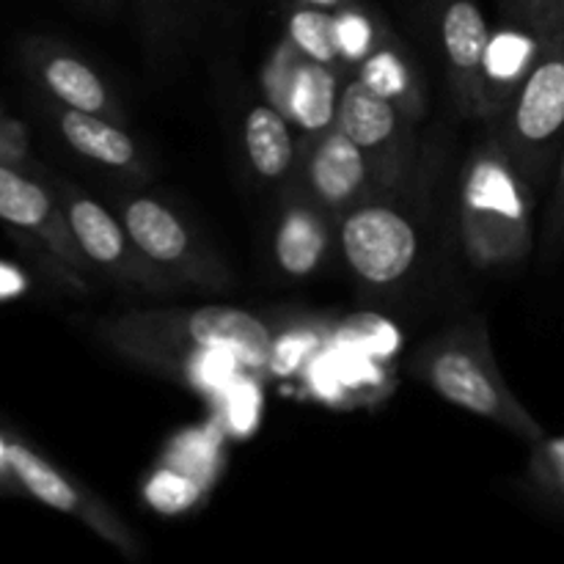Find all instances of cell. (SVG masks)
Returning a JSON list of instances; mask_svg holds the SVG:
<instances>
[{
    "label": "cell",
    "instance_id": "cell-1",
    "mask_svg": "<svg viewBox=\"0 0 564 564\" xmlns=\"http://www.w3.org/2000/svg\"><path fill=\"white\" fill-rule=\"evenodd\" d=\"M108 334L127 356L185 367L207 350H229L242 367L262 369L270 367L275 345L262 319L231 306L124 314L108 325Z\"/></svg>",
    "mask_w": 564,
    "mask_h": 564
},
{
    "label": "cell",
    "instance_id": "cell-2",
    "mask_svg": "<svg viewBox=\"0 0 564 564\" xmlns=\"http://www.w3.org/2000/svg\"><path fill=\"white\" fill-rule=\"evenodd\" d=\"M341 248L350 268L369 284H391L413 268L416 229L389 207H364L341 226Z\"/></svg>",
    "mask_w": 564,
    "mask_h": 564
},
{
    "label": "cell",
    "instance_id": "cell-3",
    "mask_svg": "<svg viewBox=\"0 0 564 564\" xmlns=\"http://www.w3.org/2000/svg\"><path fill=\"white\" fill-rule=\"evenodd\" d=\"M430 378H433L438 394H444L455 405L466 408L477 416H488L494 422L507 424L521 435H532V438L543 435L538 422L512 400L510 391L499 380L490 378L488 369L477 358L468 356L466 350L441 352L430 367Z\"/></svg>",
    "mask_w": 564,
    "mask_h": 564
},
{
    "label": "cell",
    "instance_id": "cell-4",
    "mask_svg": "<svg viewBox=\"0 0 564 564\" xmlns=\"http://www.w3.org/2000/svg\"><path fill=\"white\" fill-rule=\"evenodd\" d=\"M564 130V33L545 42V53L532 64L518 94L512 132L527 154L538 158Z\"/></svg>",
    "mask_w": 564,
    "mask_h": 564
},
{
    "label": "cell",
    "instance_id": "cell-5",
    "mask_svg": "<svg viewBox=\"0 0 564 564\" xmlns=\"http://www.w3.org/2000/svg\"><path fill=\"white\" fill-rule=\"evenodd\" d=\"M466 204L468 218H479L482 224V235L494 229V257L523 251L529 242V209L507 165L496 160L479 163L468 180Z\"/></svg>",
    "mask_w": 564,
    "mask_h": 564
},
{
    "label": "cell",
    "instance_id": "cell-6",
    "mask_svg": "<svg viewBox=\"0 0 564 564\" xmlns=\"http://www.w3.org/2000/svg\"><path fill=\"white\" fill-rule=\"evenodd\" d=\"M444 47L449 55V64L460 83L463 102L474 105V110H485L482 77H485V53H488L490 33L482 11L471 0H455L444 14Z\"/></svg>",
    "mask_w": 564,
    "mask_h": 564
},
{
    "label": "cell",
    "instance_id": "cell-7",
    "mask_svg": "<svg viewBox=\"0 0 564 564\" xmlns=\"http://www.w3.org/2000/svg\"><path fill=\"white\" fill-rule=\"evenodd\" d=\"M6 466L14 474L17 482L28 490L36 501L53 507L58 512H69V516H83L88 523L99 529V521L94 518L91 505L86 496L69 482L61 471H55L47 460L36 455L33 449L22 444H6Z\"/></svg>",
    "mask_w": 564,
    "mask_h": 564
},
{
    "label": "cell",
    "instance_id": "cell-8",
    "mask_svg": "<svg viewBox=\"0 0 564 564\" xmlns=\"http://www.w3.org/2000/svg\"><path fill=\"white\" fill-rule=\"evenodd\" d=\"M336 121H339V130L361 149H378L394 135L397 110L391 108L389 97L375 91L361 77L341 94Z\"/></svg>",
    "mask_w": 564,
    "mask_h": 564
},
{
    "label": "cell",
    "instance_id": "cell-9",
    "mask_svg": "<svg viewBox=\"0 0 564 564\" xmlns=\"http://www.w3.org/2000/svg\"><path fill=\"white\" fill-rule=\"evenodd\" d=\"M124 226L130 240L154 262H180L187 257L191 240L185 226L171 209L152 198H135L127 204Z\"/></svg>",
    "mask_w": 564,
    "mask_h": 564
},
{
    "label": "cell",
    "instance_id": "cell-10",
    "mask_svg": "<svg viewBox=\"0 0 564 564\" xmlns=\"http://www.w3.org/2000/svg\"><path fill=\"white\" fill-rule=\"evenodd\" d=\"M367 176V160L361 147L336 130L325 138L312 160V182L319 196L330 204H341L364 185Z\"/></svg>",
    "mask_w": 564,
    "mask_h": 564
},
{
    "label": "cell",
    "instance_id": "cell-11",
    "mask_svg": "<svg viewBox=\"0 0 564 564\" xmlns=\"http://www.w3.org/2000/svg\"><path fill=\"white\" fill-rule=\"evenodd\" d=\"M61 132L75 152L97 160L102 165L124 169L135 160V143L127 132L113 127L110 121L97 119V113L69 108L61 116Z\"/></svg>",
    "mask_w": 564,
    "mask_h": 564
},
{
    "label": "cell",
    "instance_id": "cell-12",
    "mask_svg": "<svg viewBox=\"0 0 564 564\" xmlns=\"http://www.w3.org/2000/svg\"><path fill=\"white\" fill-rule=\"evenodd\" d=\"M246 149L257 174L275 180L292 165V138L279 108L259 105L246 119Z\"/></svg>",
    "mask_w": 564,
    "mask_h": 564
},
{
    "label": "cell",
    "instance_id": "cell-13",
    "mask_svg": "<svg viewBox=\"0 0 564 564\" xmlns=\"http://www.w3.org/2000/svg\"><path fill=\"white\" fill-rule=\"evenodd\" d=\"M336 110V80L319 61H301L292 80L286 113L303 130H323L334 121Z\"/></svg>",
    "mask_w": 564,
    "mask_h": 564
},
{
    "label": "cell",
    "instance_id": "cell-14",
    "mask_svg": "<svg viewBox=\"0 0 564 564\" xmlns=\"http://www.w3.org/2000/svg\"><path fill=\"white\" fill-rule=\"evenodd\" d=\"M69 226L75 240L99 264H116L124 257V231L113 220V215L97 202L77 198L69 204Z\"/></svg>",
    "mask_w": 564,
    "mask_h": 564
},
{
    "label": "cell",
    "instance_id": "cell-15",
    "mask_svg": "<svg viewBox=\"0 0 564 564\" xmlns=\"http://www.w3.org/2000/svg\"><path fill=\"white\" fill-rule=\"evenodd\" d=\"M44 83L61 102L75 110L99 113V110L108 108V91H105L102 80L72 55L50 58L44 64Z\"/></svg>",
    "mask_w": 564,
    "mask_h": 564
},
{
    "label": "cell",
    "instance_id": "cell-16",
    "mask_svg": "<svg viewBox=\"0 0 564 564\" xmlns=\"http://www.w3.org/2000/svg\"><path fill=\"white\" fill-rule=\"evenodd\" d=\"M325 235L314 215L292 209L275 237V257L290 275H308L323 257Z\"/></svg>",
    "mask_w": 564,
    "mask_h": 564
},
{
    "label": "cell",
    "instance_id": "cell-17",
    "mask_svg": "<svg viewBox=\"0 0 564 564\" xmlns=\"http://www.w3.org/2000/svg\"><path fill=\"white\" fill-rule=\"evenodd\" d=\"M53 215L47 193L36 182L0 165V220L17 229H42Z\"/></svg>",
    "mask_w": 564,
    "mask_h": 564
},
{
    "label": "cell",
    "instance_id": "cell-18",
    "mask_svg": "<svg viewBox=\"0 0 564 564\" xmlns=\"http://www.w3.org/2000/svg\"><path fill=\"white\" fill-rule=\"evenodd\" d=\"M534 50L538 44L527 33H496L490 36L488 53H485V77L494 83H507V86L521 80L523 72L532 66Z\"/></svg>",
    "mask_w": 564,
    "mask_h": 564
},
{
    "label": "cell",
    "instance_id": "cell-19",
    "mask_svg": "<svg viewBox=\"0 0 564 564\" xmlns=\"http://www.w3.org/2000/svg\"><path fill=\"white\" fill-rule=\"evenodd\" d=\"M290 39L301 53H306L312 61H319V64H330L339 55L334 17L319 9L295 11L290 20Z\"/></svg>",
    "mask_w": 564,
    "mask_h": 564
},
{
    "label": "cell",
    "instance_id": "cell-20",
    "mask_svg": "<svg viewBox=\"0 0 564 564\" xmlns=\"http://www.w3.org/2000/svg\"><path fill=\"white\" fill-rule=\"evenodd\" d=\"M147 499L149 505L158 507L160 512H169V516L171 512H182L191 505H196L198 482L171 466L169 471L154 474L152 482H149L147 488Z\"/></svg>",
    "mask_w": 564,
    "mask_h": 564
},
{
    "label": "cell",
    "instance_id": "cell-21",
    "mask_svg": "<svg viewBox=\"0 0 564 564\" xmlns=\"http://www.w3.org/2000/svg\"><path fill=\"white\" fill-rule=\"evenodd\" d=\"M345 339L352 350L369 356H391L400 347V334L391 323L380 317H356L345 325Z\"/></svg>",
    "mask_w": 564,
    "mask_h": 564
},
{
    "label": "cell",
    "instance_id": "cell-22",
    "mask_svg": "<svg viewBox=\"0 0 564 564\" xmlns=\"http://www.w3.org/2000/svg\"><path fill=\"white\" fill-rule=\"evenodd\" d=\"M171 466L176 471L187 474L191 479L202 482L209 479L215 468V444L209 441V435L204 433H191L185 438L176 441V452L171 455Z\"/></svg>",
    "mask_w": 564,
    "mask_h": 564
},
{
    "label": "cell",
    "instance_id": "cell-23",
    "mask_svg": "<svg viewBox=\"0 0 564 564\" xmlns=\"http://www.w3.org/2000/svg\"><path fill=\"white\" fill-rule=\"evenodd\" d=\"M226 394V419L237 435H248L259 422V391L248 378H235Z\"/></svg>",
    "mask_w": 564,
    "mask_h": 564
},
{
    "label": "cell",
    "instance_id": "cell-24",
    "mask_svg": "<svg viewBox=\"0 0 564 564\" xmlns=\"http://www.w3.org/2000/svg\"><path fill=\"white\" fill-rule=\"evenodd\" d=\"M297 53H301V50H297L295 42L290 39V44H284V47L279 50V55L270 61L268 72H264V91H268V97L273 99L275 108H284V113H286V105H290L292 80H295V72L297 66H301Z\"/></svg>",
    "mask_w": 564,
    "mask_h": 564
},
{
    "label": "cell",
    "instance_id": "cell-25",
    "mask_svg": "<svg viewBox=\"0 0 564 564\" xmlns=\"http://www.w3.org/2000/svg\"><path fill=\"white\" fill-rule=\"evenodd\" d=\"M364 80L383 97L394 99L408 88V72L394 53H378L364 66Z\"/></svg>",
    "mask_w": 564,
    "mask_h": 564
},
{
    "label": "cell",
    "instance_id": "cell-26",
    "mask_svg": "<svg viewBox=\"0 0 564 564\" xmlns=\"http://www.w3.org/2000/svg\"><path fill=\"white\" fill-rule=\"evenodd\" d=\"M334 31H336V47L345 58L356 61L364 58L372 42V25L367 22V17H361L358 11H345V14L334 17Z\"/></svg>",
    "mask_w": 564,
    "mask_h": 564
},
{
    "label": "cell",
    "instance_id": "cell-27",
    "mask_svg": "<svg viewBox=\"0 0 564 564\" xmlns=\"http://www.w3.org/2000/svg\"><path fill=\"white\" fill-rule=\"evenodd\" d=\"M523 14L545 42L564 33V0H523Z\"/></svg>",
    "mask_w": 564,
    "mask_h": 564
},
{
    "label": "cell",
    "instance_id": "cell-28",
    "mask_svg": "<svg viewBox=\"0 0 564 564\" xmlns=\"http://www.w3.org/2000/svg\"><path fill=\"white\" fill-rule=\"evenodd\" d=\"M314 347L312 334H290L284 341H275L273 356H270V367L275 372H295L303 361H306L308 350Z\"/></svg>",
    "mask_w": 564,
    "mask_h": 564
},
{
    "label": "cell",
    "instance_id": "cell-29",
    "mask_svg": "<svg viewBox=\"0 0 564 564\" xmlns=\"http://www.w3.org/2000/svg\"><path fill=\"white\" fill-rule=\"evenodd\" d=\"M538 474L545 485L564 494V438L543 444L538 455Z\"/></svg>",
    "mask_w": 564,
    "mask_h": 564
},
{
    "label": "cell",
    "instance_id": "cell-30",
    "mask_svg": "<svg viewBox=\"0 0 564 564\" xmlns=\"http://www.w3.org/2000/svg\"><path fill=\"white\" fill-rule=\"evenodd\" d=\"M22 290H25V275L17 268H11V264L0 262V301L20 295Z\"/></svg>",
    "mask_w": 564,
    "mask_h": 564
},
{
    "label": "cell",
    "instance_id": "cell-31",
    "mask_svg": "<svg viewBox=\"0 0 564 564\" xmlns=\"http://www.w3.org/2000/svg\"><path fill=\"white\" fill-rule=\"evenodd\" d=\"M564 229V152L560 163V198H556V213H554V231L560 235Z\"/></svg>",
    "mask_w": 564,
    "mask_h": 564
},
{
    "label": "cell",
    "instance_id": "cell-32",
    "mask_svg": "<svg viewBox=\"0 0 564 564\" xmlns=\"http://www.w3.org/2000/svg\"><path fill=\"white\" fill-rule=\"evenodd\" d=\"M0 466H6V444L0 441Z\"/></svg>",
    "mask_w": 564,
    "mask_h": 564
},
{
    "label": "cell",
    "instance_id": "cell-33",
    "mask_svg": "<svg viewBox=\"0 0 564 564\" xmlns=\"http://www.w3.org/2000/svg\"><path fill=\"white\" fill-rule=\"evenodd\" d=\"M312 3H317V6H336V3H339V0H312Z\"/></svg>",
    "mask_w": 564,
    "mask_h": 564
}]
</instances>
